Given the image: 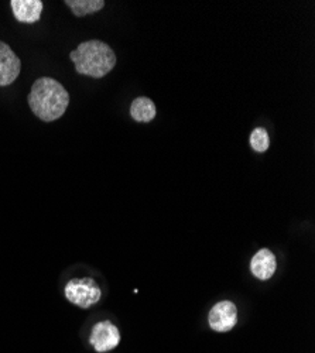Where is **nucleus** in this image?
<instances>
[{"label": "nucleus", "instance_id": "1", "mask_svg": "<svg viewBox=\"0 0 315 353\" xmlns=\"http://www.w3.org/2000/svg\"><path fill=\"white\" fill-rule=\"evenodd\" d=\"M32 112L43 122H54L65 113L70 105V94L65 88L52 78H39L28 94Z\"/></svg>", "mask_w": 315, "mask_h": 353}, {"label": "nucleus", "instance_id": "2", "mask_svg": "<svg viewBox=\"0 0 315 353\" xmlns=\"http://www.w3.org/2000/svg\"><path fill=\"white\" fill-rule=\"evenodd\" d=\"M70 57L75 64L77 72L91 78H103L116 65L114 51L99 40H90L79 44Z\"/></svg>", "mask_w": 315, "mask_h": 353}, {"label": "nucleus", "instance_id": "3", "mask_svg": "<svg viewBox=\"0 0 315 353\" xmlns=\"http://www.w3.org/2000/svg\"><path fill=\"white\" fill-rule=\"evenodd\" d=\"M101 287L91 277L72 279L65 285V299L82 310L91 308L101 300Z\"/></svg>", "mask_w": 315, "mask_h": 353}, {"label": "nucleus", "instance_id": "4", "mask_svg": "<svg viewBox=\"0 0 315 353\" xmlns=\"http://www.w3.org/2000/svg\"><path fill=\"white\" fill-rule=\"evenodd\" d=\"M208 323L212 331L219 334L232 331L238 323L236 305L227 300L216 303L208 314Z\"/></svg>", "mask_w": 315, "mask_h": 353}, {"label": "nucleus", "instance_id": "5", "mask_svg": "<svg viewBox=\"0 0 315 353\" xmlns=\"http://www.w3.org/2000/svg\"><path fill=\"white\" fill-rule=\"evenodd\" d=\"M90 342L96 352H109L121 343V332L113 322L101 321L94 325Z\"/></svg>", "mask_w": 315, "mask_h": 353}, {"label": "nucleus", "instance_id": "6", "mask_svg": "<svg viewBox=\"0 0 315 353\" xmlns=\"http://www.w3.org/2000/svg\"><path fill=\"white\" fill-rule=\"evenodd\" d=\"M21 71V61L14 51L3 41H0V86L13 83Z\"/></svg>", "mask_w": 315, "mask_h": 353}, {"label": "nucleus", "instance_id": "7", "mask_svg": "<svg viewBox=\"0 0 315 353\" xmlns=\"http://www.w3.org/2000/svg\"><path fill=\"white\" fill-rule=\"evenodd\" d=\"M277 270V260L272 250L261 249L250 260V272L257 280H270Z\"/></svg>", "mask_w": 315, "mask_h": 353}, {"label": "nucleus", "instance_id": "8", "mask_svg": "<svg viewBox=\"0 0 315 353\" xmlns=\"http://www.w3.org/2000/svg\"><path fill=\"white\" fill-rule=\"evenodd\" d=\"M10 6L16 20L27 24L37 23L44 8L41 0H12Z\"/></svg>", "mask_w": 315, "mask_h": 353}, {"label": "nucleus", "instance_id": "9", "mask_svg": "<svg viewBox=\"0 0 315 353\" xmlns=\"http://www.w3.org/2000/svg\"><path fill=\"white\" fill-rule=\"evenodd\" d=\"M156 105L152 99L146 97L136 98L130 105V114L136 122L149 123L156 117Z\"/></svg>", "mask_w": 315, "mask_h": 353}, {"label": "nucleus", "instance_id": "10", "mask_svg": "<svg viewBox=\"0 0 315 353\" xmlns=\"http://www.w3.org/2000/svg\"><path fill=\"white\" fill-rule=\"evenodd\" d=\"M65 5L72 10L75 16L83 17L102 10L105 2L103 0H67Z\"/></svg>", "mask_w": 315, "mask_h": 353}, {"label": "nucleus", "instance_id": "11", "mask_svg": "<svg viewBox=\"0 0 315 353\" xmlns=\"http://www.w3.org/2000/svg\"><path fill=\"white\" fill-rule=\"evenodd\" d=\"M250 147L257 153H265L267 152L270 145V137L266 129L263 128H256L250 134Z\"/></svg>", "mask_w": 315, "mask_h": 353}]
</instances>
